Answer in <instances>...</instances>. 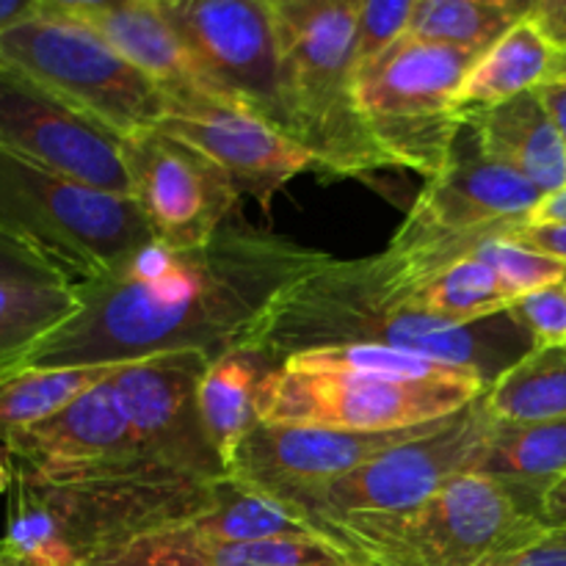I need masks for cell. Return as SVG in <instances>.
Listing matches in <instances>:
<instances>
[{
	"mask_svg": "<svg viewBox=\"0 0 566 566\" xmlns=\"http://www.w3.org/2000/svg\"><path fill=\"white\" fill-rule=\"evenodd\" d=\"M329 258L291 238L224 227L202 247L149 241L94 280L25 368H114L158 354L232 352L265 304Z\"/></svg>",
	"mask_w": 566,
	"mask_h": 566,
	"instance_id": "obj_1",
	"label": "cell"
},
{
	"mask_svg": "<svg viewBox=\"0 0 566 566\" xmlns=\"http://www.w3.org/2000/svg\"><path fill=\"white\" fill-rule=\"evenodd\" d=\"M337 346L403 348L475 370L490 385L531 352L528 335L509 315L451 326L420 313L385 252L354 260L329 254L282 287L235 348L280 368L287 357Z\"/></svg>",
	"mask_w": 566,
	"mask_h": 566,
	"instance_id": "obj_2",
	"label": "cell"
},
{
	"mask_svg": "<svg viewBox=\"0 0 566 566\" xmlns=\"http://www.w3.org/2000/svg\"><path fill=\"white\" fill-rule=\"evenodd\" d=\"M224 484L182 473L59 484L11 462L0 551L22 566H83L142 536L197 523L216 509Z\"/></svg>",
	"mask_w": 566,
	"mask_h": 566,
	"instance_id": "obj_3",
	"label": "cell"
},
{
	"mask_svg": "<svg viewBox=\"0 0 566 566\" xmlns=\"http://www.w3.org/2000/svg\"><path fill=\"white\" fill-rule=\"evenodd\" d=\"M282 48L287 136L318 175L368 177L387 169L357 99V0H271Z\"/></svg>",
	"mask_w": 566,
	"mask_h": 566,
	"instance_id": "obj_4",
	"label": "cell"
},
{
	"mask_svg": "<svg viewBox=\"0 0 566 566\" xmlns=\"http://www.w3.org/2000/svg\"><path fill=\"white\" fill-rule=\"evenodd\" d=\"M313 523L370 566H481L542 528L506 490L473 473L407 512Z\"/></svg>",
	"mask_w": 566,
	"mask_h": 566,
	"instance_id": "obj_5",
	"label": "cell"
},
{
	"mask_svg": "<svg viewBox=\"0 0 566 566\" xmlns=\"http://www.w3.org/2000/svg\"><path fill=\"white\" fill-rule=\"evenodd\" d=\"M545 193L495 164L464 127L446 169L426 180L385 254L403 287L429 280L490 238L528 224Z\"/></svg>",
	"mask_w": 566,
	"mask_h": 566,
	"instance_id": "obj_6",
	"label": "cell"
},
{
	"mask_svg": "<svg viewBox=\"0 0 566 566\" xmlns=\"http://www.w3.org/2000/svg\"><path fill=\"white\" fill-rule=\"evenodd\" d=\"M481 55L403 36L357 72L365 127L387 169L434 180L451 160L468 119L459 92Z\"/></svg>",
	"mask_w": 566,
	"mask_h": 566,
	"instance_id": "obj_7",
	"label": "cell"
},
{
	"mask_svg": "<svg viewBox=\"0 0 566 566\" xmlns=\"http://www.w3.org/2000/svg\"><path fill=\"white\" fill-rule=\"evenodd\" d=\"M0 224L48 254L75 285L103 276L155 241L130 197L72 180L3 147Z\"/></svg>",
	"mask_w": 566,
	"mask_h": 566,
	"instance_id": "obj_8",
	"label": "cell"
},
{
	"mask_svg": "<svg viewBox=\"0 0 566 566\" xmlns=\"http://www.w3.org/2000/svg\"><path fill=\"white\" fill-rule=\"evenodd\" d=\"M0 64L48 88L122 142L155 130L164 114V88L66 14L59 0H39L36 14L0 36Z\"/></svg>",
	"mask_w": 566,
	"mask_h": 566,
	"instance_id": "obj_9",
	"label": "cell"
},
{
	"mask_svg": "<svg viewBox=\"0 0 566 566\" xmlns=\"http://www.w3.org/2000/svg\"><path fill=\"white\" fill-rule=\"evenodd\" d=\"M490 390L484 379H381L274 368L260 390V420L340 431H401L437 423Z\"/></svg>",
	"mask_w": 566,
	"mask_h": 566,
	"instance_id": "obj_10",
	"label": "cell"
},
{
	"mask_svg": "<svg viewBox=\"0 0 566 566\" xmlns=\"http://www.w3.org/2000/svg\"><path fill=\"white\" fill-rule=\"evenodd\" d=\"M490 426L492 415L481 396L426 434L390 448L329 484L280 503L310 520L407 512L434 497L453 479L470 473Z\"/></svg>",
	"mask_w": 566,
	"mask_h": 566,
	"instance_id": "obj_11",
	"label": "cell"
},
{
	"mask_svg": "<svg viewBox=\"0 0 566 566\" xmlns=\"http://www.w3.org/2000/svg\"><path fill=\"white\" fill-rule=\"evenodd\" d=\"M164 9L197 64L205 92L254 111L287 136L271 0H164Z\"/></svg>",
	"mask_w": 566,
	"mask_h": 566,
	"instance_id": "obj_12",
	"label": "cell"
},
{
	"mask_svg": "<svg viewBox=\"0 0 566 566\" xmlns=\"http://www.w3.org/2000/svg\"><path fill=\"white\" fill-rule=\"evenodd\" d=\"M155 130L213 160L238 193L252 197L263 210L293 177L315 171L313 158L280 127L202 86L164 88V114Z\"/></svg>",
	"mask_w": 566,
	"mask_h": 566,
	"instance_id": "obj_13",
	"label": "cell"
},
{
	"mask_svg": "<svg viewBox=\"0 0 566 566\" xmlns=\"http://www.w3.org/2000/svg\"><path fill=\"white\" fill-rule=\"evenodd\" d=\"M130 199L155 238L169 247H202L224 230L241 202L230 177L188 144L160 130L122 142Z\"/></svg>",
	"mask_w": 566,
	"mask_h": 566,
	"instance_id": "obj_14",
	"label": "cell"
},
{
	"mask_svg": "<svg viewBox=\"0 0 566 566\" xmlns=\"http://www.w3.org/2000/svg\"><path fill=\"white\" fill-rule=\"evenodd\" d=\"M210 359L199 352L158 354L114 365L108 381L153 462L171 473L227 481L199 415V385Z\"/></svg>",
	"mask_w": 566,
	"mask_h": 566,
	"instance_id": "obj_15",
	"label": "cell"
},
{
	"mask_svg": "<svg viewBox=\"0 0 566 566\" xmlns=\"http://www.w3.org/2000/svg\"><path fill=\"white\" fill-rule=\"evenodd\" d=\"M0 147L86 186L130 197L122 138L3 64Z\"/></svg>",
	"mask_w": 566,
	"mask_h": 566,
	"instance_id": "obj_16",
	"label": "cell"
},
{
	"mask_svg": "<svg viewBox=\"0 0 566 566\" xmlns=\"http://www.w3.org/2000/svg\"><path fill=\"white\" fill-rule=\"evenodd\" d=\"M440 423L442 420L401 431H340L260 420L227 462V481L274 501H291Z\"/></svg>",
	"mask_w": 566,
	"mask_h": 566,
	"instance_id": "obj_17",
	"label": "cell"
},
{
	"mask_svg": "<svg viewBox=\"0 0 566 566\" xmlns=\"http://www.w3.org/2000/svg\"><path fill=\"white\" fill-rule=\"evenodd\" d=\"M9 462L44 481H103L171 473L144 453L108 376L6 446Z\"/></svg>",
	"mask_w": 566,
	"mask_h": 566,
	"instance_id": "obj_18",
	"label": "cell"
},
{
	"mask_svg": "<svg viewBox=\"0 0 566 566\" xmlns=\"http://www.w3.org/2000/svg\"><path fill=\"white\" fill-rule=\"evenodd\" d=\"M59 6L160 88L202 86L164 0H59Z\"/></svg>",
	"mask_w": 566,
	"mask_h": 566,
	"instance_id": "obj_19",
	"label": "cell"
},
{
	"mask_svg": "<svg viewBox=\"0 0 566 566\" xmlns=\"http://www.w3.org/2000/svg\"><path fill=\"white\" fill-rule=\"evenodd\" d=\"M468 127L486 158L525 177L545 197L566 188V142L539 88L470 116Z\"/></svg>",
	"mask_w": 566,
	"mask_h": 566,
	"instance_id": "obj_20",
	"label": "cell"
},
{
	"mask_svg": "<svg viewBox=\"0 0 566 566\" xmlns=\"http://www.w3.org/2000/svg\"><path fill=\"white\" fill-rule=\"evenodd\" d=\"M470 473L492 481L539 520L542 501L566 475V418L542 423L492 420Z\"/></svg>",
	"mask_w": 566,
	"mask_h": 566,
	"instance_id": "obj_21",
	"label": "cell"
},
{
	"mask_svg": "<svg viewBox=\"0 0 566 566\" xmlns=\"http://www.w3.org/2000/svg\"><path fill=\"white\" fill-rule=\"evenodd\" d=\"M558 66V53L545 36L536 31L528 17L517 22L501 42L492 44L468 72L459 92L464 119L495 105L509 103L520 94L536 92L553 81Z\"/></svg>",
	"mask_w": 566,
	"mask_h": 566,
	"instance_id": "obj_22",
	"label": "cell"
},
{
	"mask_svg": "<svg viewBox=\"0 0 566 566\" xmlns=\"http://www.w3.org/2000/svg\"><path fill=\"white\" fill-rule=\"evenodd\" d=\"M271 370L274 365L269 359L241 348L213 357L205 370L199 415L216 457L224 464V475L238 442L260 423V390Z\"/></svg>",
	"mask_w": 566,
	"mask_h": 566,
	"instance_id": "obj_23",
	"label": "cell"
},
{
	"mask_svg": "<svg viewBox=\"0 0 566 566\" xmlns=\"http://www.w3.org/2000/svg\"><path fill=\"white\" fill-rule=\"evenodd\" d=\"M407 293L420 313L451 326H473L497 318L517 302L506 280L484 258L481 247L429 280L407 287Z\"/></svg>",
	"mask_w": 566,
	"mask_h": 566,
	"instance_id": "obj_24",
	"label": "cell"
},
{
	"mask_svg": "<svg viewBox=\"0 0 566 566\" xmlns=\"http://www.w3.org/2000/svg\"><path fill=\"white\" fill-rule=\"evenodd\" d=\"M531 0H415L407 36L484 55L525 14Z\"/></svg>",
	"mask_w": 566,
	"mask_h": 566,
	"instance_id": "obj_25",
	"label": "cell"
},
{
	"mask_svg": "<svg viewBox=\"0 0 566 566\" xmlns=\"http://www.w3.org/2000/svg\"><path fill=\"white\" fill-rule=\"evenodd\" d=\"M193 534L208 551L249 542L287 539V536H324L302 512L274 497L258 495L227 481L221 501L205 517L191 523Z\"/></svg>",
	"mask_w": 566,
	"mask_h": 566,
	"instance_id": "obj_26",
	"label": "cell"
},
{
	"mask_svg": "<svg viewBox=\"0 0 566 566\" xmlns=\"http://www.w3.org/2000/svg\"><path fill=\"white\" fill-rule=\"evenodd\" d=\"M492 420L542 423L566 418V348H531L484 392Z\"/></svg>",
	"mask_w": 566,
	"mask_h": 566,
	"instance_id": "obj_27",
	"label": "cell"
},
{
	"mask_svg": "<svg viewBox=\"0 0 566 566\" xmlns=\"http://www.w3.org/2000/svg\"><path fill=\"white\" fill-rule=\"evenodd\" d=\"M75 310V285L0 282V381L20 374L28 354Z\"/></svg>",
	"mask_w": 566,
	"mask_h": 566,
	"instance_id": "obj_28",
	"label": "cell"
},
{
	"mask_svg": "<svg viewBox=\"0 0 566 566\" xmlns=\"http://www.w3.org/2000/svg\"><path fill=\"white\" fill-rule=\"evenodd\" d=\"M111 368H25L0 381V442L3 448L44 423L92 390Z\"/></svg>",
	"mask_w": 566,
	"mask_h": 566,
	"instance_id": "obj_29",
	"label": "cell"
},
{
	"mask_svg": "<svg viewBox=\"0 0 566 566\" xmlns=\"http://www.w3.org/2000/svg\"><path fill=\"white\" fill-rule=\"evenodd\" d=\"M210 566H370L326 536L249 542L210 551Z\"/></svg>",
	"mask_w": 566,
	"mask_h": 566,
	"instance_id": "obj_30",
	"label": "cell"
},
{
	"mask_svg": "<svg viewBox=\"0 0 566 566\" xmlns=\"http://www.w3.org/2000/svg\"><path fill=\"white\" fill-rule=\"evenodd\" d=\"M83 566H210V551L197 539L191 525H186L142 536Z\"/></svg>",
	"mask_w": 566,
	"mask_h": 566,
	"instance_id": "obj_31",
	"label": "cell"
},
{
	"mask_svg": "<svg viewBox=\"0 0 566 566\" xmlns=\"http://www.w3.org/2000/svg\"><path fill=\"white\" fill-rule=\"evenodd\" d=\"M415 0H357V25H354V59L357 72L374 64L381 53L407 36Z\"/></svg>",
	"mask_w": 566,
	"mask_h": 566,
	"instance_id": "obj_32",
	"label": "cell"
},
{
	"mask_svg": "<svg viewBox=\"0 0 566 566\" xmlns=\"http://www.w3.org/2000/svg\"><path fill=\"white\" fill-rule=\"evenodd\" d=\"M506 315L528 335L531 348H566V280L517 298Z\"/></svg>",
	"mask_w": 566,
	"mask_h": 566,
	"instance_id": "obj_33",
	"label": "cell"
},
{
	"mask_svg": "<svg viewBox=\"0 0 566 566\" xmlns=\"http://www.w3.org/2000/svg\"><path fill=\"white\" fill-rule=\"evenodd\" d=\"M0 282H28V285H75L61 265L31 241L0 224Z\"/></svg>",
	"mask_w": 566,
	"mask_h": 566,
	"instance_id": "obj_34",
	"label": "cell"
},
{
	"mask_svg": "<svg viewBox=\"0 0 566 566\" xmlns=\"http://www.w3.org/2000/svg\"><path fill=\"white\" fill-rule=\"evenodd\" d=\"M481 566H566V525H542L534 536Z\"/></svg>",
	"mask_w": 566,
	"mask_h": 566,
	"instance_id": "obj_35",
	"label": "cell"
},
{
	"mask_svg": "<svg viewBox=\"0 0 566 566\" xmlns=\"http://www.w3.org/2000/svg\"><path fill=\"white\" fill-rule=\"evenodd\" d=\"M503 235H506L509 241L520 243V247L534 249V252L545 254V258H553L562 265H566V227L523 224L503 232Z\"/></svg>",
	"mask_w": 566,
	"mask_h": 566,
	"instance_id": "obj_36",
	"label": "cell"
},
{
	"mask_svg": "<svg viewBox=\"0 0 566 566\" xmlns=\"http://www.w3.org/2000/svg\"><path fill=\"white\" fill-rule=\"evenodd\" d=\"M525 17L551 42L558 59L566 55V0H531L528 14Z\"/></svg>",
	"mask_w": 566,
	"mask_h": 566,
	"instance_id": "obj_37",
	"label": "cell"
},
{
	"mask_svg": "<svg viewBox=\"0 0 566 566\" xmlns=\"http://www.w3.org/2000/svg\"><path fill=\"white\" fill-rule=\"evenodd\" d=\"M539 97L542 103L547 105L553 119H556L558 130H562L566 142V77H553V81H547L545 86L539 88Z\"/></svg>",
	"mask_w": 566,
	"mask_h": 566,
	"instance_id": "obj_38",
	"label": "cell"
},
{
	"mask_svg": "<svg viewBox=\"0 0 566 566\" xmlns=\"http://www.w3.org/2000/svg\"><path fill=\"white\" fill-rule=\"evenodd\" d=\"M542 525H566V475L545 495L539 509Z\"/></svg>",
	"mask_w": 566,
	"mask_h": 566,
	"instance_id": "obj_39",
	"label": "cell"
},
{
	"mask_svg": "<svg viewBox=\"0 0 566 566\" xmlns=\"http://www.w3.org/2000/svg\"><path fill=\"white\" fill-rule=\"evenodd\" d=\"M528 224H553V227H566V188L558 193L542 199L539 208L534 210Z\"/></svg>",
	"mask_w": 566,
	"mask_h": 566,
	"instance_id": "obj_40",
	"label": "cell"
},
{
	"mask_svg": "<svg viewBox=\"0 0 566 566\" xmlns=\"http://www.w3.org/2000/svg\"><path fill=\"white\" fill-rule=\"evenodd\" d=\"M39 11V0H0V36Z\"/></svg>",
	"mask_w": 566,
	"mask_h": 566,
	"instance_id": "obj_41",
	"label": "cell"
},
{
	"mask_svg": "<svg viewBox=\"0 0 566 566\" xmlns=\"http://www.w3.org/2000/svg\"><path fill=\"white\" fill-rule=\"evenodd\" d=\"M11 490V464L0 459V497L9 495Z\"/></svg>",
	"mask_w": 566,
	"mask_h": 566,
	"instance_id": "obj_42",
	"label": "cell"
},
{
	"mask_svg": "<svg viewBox=\"0 0 566 566\" xmlns=\"http://www.w3.org/2000/svg\"><path fill=\"white\" fill-rule=\"evenodd\" d=\"M553 77H566V55H562V59H558L556 75H553Z\"/></svg>",
	"mask_w": 566,
	"mask_h": 566,
	"instance_id": "obj_43",
	"label": "cell"
},
{
	"mask_svg": "<svg viewBox=\"0 0 566 566\" xmlns=\"http://www.w3.org/2000/svg\"><path fill=\"white\" fill-rule=\"evenodd\" d=\"M0 566H22V564H17L14 558H9L3 551H0Z\"/></svg>",
	"mask_w": 566,
	"mask_h": 566,
	"instance_id": "obj_44",
	"label": "cell"
}]
</instances>
